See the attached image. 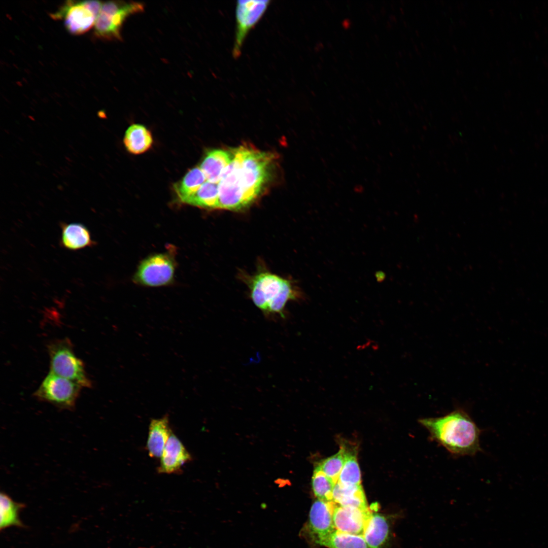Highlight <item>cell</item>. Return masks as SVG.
<instances>
[{"label":"cell","mask_w":548,"mask_h":548,"mask_svg":"<svg viewBox=\"0 0 548 548\" xmlns=\"http://www.w3.org/2000/svg\"><path fill=\"white\" fill-rule=\"evenodd\" d=\"M175 262L166 253L151 255L139 265L133 278L134 281L142 285L158 287L169 284L173 280Z\"/></svg>","instance_id":"cell-8"},{"label":"cell","mask_w":548,"mask_h":548,"mask_svg":"<svg viewBox=\"0 0 548 548\" xmlns=\"http://www.w3.org/2000/svg\"><path fill=\"white\" fill-rule=\"evenodd\" d=\"M232 158V151L213 150L207 152L199 167L208 182L218 184L223 171Z\"/></svg>","instance_id":"cell-17"},{"label":"cell","mask_w":548,"mask_h":548,"mask_svg":"<svg viewBox=\"0 0 548 548\" xmlns=\"http://www.w3.org/2000/svg\"><path fill=\"white\" fill-rule=\"evenodd\" d=\"M375 277L378 282H382L386 278V274L383 271H378L375 272Z\"/></svg>","instance_id":"cell-27"},{"label":"cell","mask_w":548,"mask_h":548,"mask_svg":"<svg viewBox=\"0 0 548 548\" xmlns=\"http://www.w3.org/2000/svg\"><path fill=\"white\" fill-rule=\"evenodd\" d=\"M332 501L342 506L369 509L361 485L346 486L337 482L333 489Z\"/></svg>","instance_id":"cell-18"},{"label":"cell","mask_w":548,"mask_h":548,"mask_svg":"<svg viewBox=\"0 0 548 548\" xmlns=\"http://www.w3.org/2000/svg\"><path fill=\"white\" fill-rule=\"evenodd\" d=\"M172 433L167 415L151 420L147 441V450L151 457H161Z\"/></svg>","instance_id":"cell-16"},{"label":"cell","mask_w":548,"mask_h":548,"mask_svg":"<svg viewBox=\"0 0 548 548\" xmlns=\"http://www.w3.org/2000/svg\"><path fill=\"white\" fill-rule=\"evenodd\" d=\"M218 184L204 182L186 204L207 209H218Z\"/></svg>","instance_id":"cell-22"},{"label":"cell","mask_w":548,"mask_h":548,"mask_svg":"<svg viewBox=\"0 0 548 548\" xmlns=\"http://www.w3.org/2000/svg\"><path fill=\"white\" fill-rule=\"evenodd\" d=\"M102 4L97 1H68L51 16L54 19L63 20L70 33L81 35L94 26Z\"/></svg>","instance_id":"cell-6"},{"label":"cell","mask_w":548,"mask_h":548,"mask_svg":"<svg viewBox=\"0 0 548 548\" xmlns=\"http://www.w3.org/2000/svg\"><path fill=\"white\" fill-rule=\"evenodd\" d=\"M144 9V5L139 2H105L102 4L94 26V35L101 39L121 40V30L126 19L142 12Z\"/></svg>","instance_id":"cell-5"},{"label":"cell","mask_w":548,"mask_h":548,"mask_svg":"<svg viewBox=\"0 0 548 548\" xmlns=\"http://www.w3.org/2000/svg\"><path fill=\"white\" fill-rule=\"evenodd\" d=\"M431 439L456 456H472L481 450V430L465 410L458 407L438 417L419 420Z\"/></svg>","instance_id":"cell-1"},{"label":"cell","mask_w":548,"mask_h":548,"mask_svg":"<svg viewBox=\"0 0 548 548\" xmlns=\"http://www.w3.org/2000/svg\"><path fill=\"white\" fill-rule=\"evenodd\" d=\"M346 453L345 447H341L337 453L322 460L315 468L323 472L336 484L345 462Z\"/></svg>","instance_id":"cell-25"},{"label":"cell","mask_w":548,"mask_h":548,"mask_svg":"<svg viewBox=\"0 0 548 548\" xmlns=\"http://www.w3.org/2000/svg\"><path fill=\"white\" fill-rule=\"evenodd\" d=\"M372 510L342 506L335 503L332 518L336 530L362 535L366 522Z\"/></svg>","instance_id":"cell-12"},{"label":"cell","mask_w":548,"mask_h":548,"mask_svg":"<svg viewBox=\"0 0 548 548\" xmlns=\"http://www.w3.org/2000/svg\"><path fill=\"white\" fill-rule=\"evenodd\" d=\"M206 180V178L199 167H193L189 170L181 180L173 186L174 190L179 200L185 203L188 199L199 190Z\"/></svg>","instance_id":"cell-20"},{"label":"cell","mask_w":548,"mask_h":548,"mask_svg":"<svg viewBox=\"0 0 548 548\" xmlns=\"http://www.w3.org/2000/svg\"><path fill=\"white\" fill-rule=\"evenodd\" d=\"M312 488L317 499L332 501V494L335 484L322 471L315 468L312 476Z\"/></svg>","instance_id":"cell-26"},{"label":"cell","mask_w":548,"mask_h":548,"mask_svg":"<svg viewBox=\"0 0 548 548\" xmlns=\"http://www.w3.org/2000/svg\"><path fill=\"white\" fill-rule=\"evenodd\" d=\"M338 483L346 486L361 485V473L356 453L347 450L346 460Z\"/></svg>","instance_id":"cell-24"},{"label":"cell","mask_w":548,"mask_h":548,"mask_svg":"<svg viewBox=\"0 0 548 548\" xmlns=\"http://www.w3.org/2000/svg\"><path fill=\"white\" fill-rule=\"evenodd\" d=\"M153 143L150 131L144 125L140 124H133L129 126L123 139V143L127 151L135 155L148 151Z\"/></svg>","instance_id":"cell-19"},{"label":"cell","mask_w":548,"mask_h":548,"mask_svg":"<svg viewBox=\"0 0 548 548\" xmlns=\"http://www.w3.org/2000/svg\"><path fill=\"white\" fill-rule=\"evenodd\" d=\"M238 184L249 205L259 196L270 176L274 155L248 146L238 147Z\"/></svg>","instance_id":"cell-3"},{"label":"cell","mask_w":548,"mask_h":548,"mask_svg":"<svg viewBox=\"0 0 548 548\" xmlns=\"http://www.w3.org/2000/svg\"><path fill=\"white\" fill-rule=\"evenodd\" d=\"M270 1H238L236 6V27L232 54L239 57L248 33L264 14Z\"/></svg>","instance_id":"cell-10"},{"label":"cell","mask_w":548,"mask_h":548,"mask_svg":"<svg viewBox=\"0 0 548 548\" xmlns=\"http://www.w3.org/2000/svg\"><path fill=\"white\" fill-rule=\"evenodd\" d=\"M48 350L50 372L71 380L82 388L92 386L83 362L75 355L68 339L53 341L48 345Z\"/></svg>","instance_id":"cell-4"},{"label":"cell","mask_w":548,"mask_h":548,"mask_svg":"<svg viewBox=\"0 0 548 548\" xmlns=\"http://www.w3.org/2000/svg\"><path fill=\"white\" fill-rule=\"evenodd\" d=\"M232 152V159L223 171L218 184V209L237 211L248 207L249 204L237 180L238 155L236 148Z\"/></svg>","instance_id":"cell-9"},{"label":"cell","mask_w":548,"mask_h":548,"mask_svg":"<svg viewBox=\"0 0 548 548\" xmlns=\"http://www.w3.org/2000/svg\"><path fill=\"white\" fill-rule=\"evenodd\" d=\"M191 459L182 442L172 432L161 456L158 472L167 474L179 472L181 467Z\"/></svg>","instance_id":"cell-13"},{"label":"cell","mask_w":548,"mask_h":548,"mask_svg":"<svg viewBox=\"0 0 548 548\" xmlns=\"http://www.w3.org/2000/svg\"><path fill=\"white\" fill-rule=\"evenodd\" d=\"M314 544L328 548H369L364 537L334 530L317 539Z\"/></svg>","instance_id":"cell-21"},{"label":"cell","mask_w":548,"mask_h":548,"mask_svg":"<svg viewBox=\"0 0 548 548\" xmlns=\"http://www.w3.org/2000/svg\"><path fill=\"white\" fill-rule=\"evenodd\" d=\"M390 535L388 519L382 514L373 512V508L365 524L362 534L369 548H383Z\"/></svg>","instance_id":"cell-14"},{"label":"cell","mask_w":548,"mask_h":548,"mask_svg":"<svg viewBox=\"0 0 548 548\" xmlns=\"http://www.w3.org/2000/svg\"><path fill=\"white\" fill-rule=\"evenodd\" d=\"M249 286L253 303L268 318H284L288 302L303 298L302 292L291 281L269 272L256 275Z\"/></svg>","instance_id":"cell-2"},{"label":"cell","mask_w":548,"mask_h":548,"mask_svg":"<svg viewBox=\"0 0 548 548\" xmlns=\"http://www.w3.org/2000/svg\"><path fill=\"white\" fill-rule=\"evenodd\" d=\"M61 229L60 244L66 249L77 251L92 247L95 244L89 229L82 223H62Z\"/></svg>","instance_id":"cell-15"},{"label":"cell","mask_w":548,"mask_h":548,"mask_svg":"<svg viewBox=\"0 0 548 548\" xmlns=\"http://www.w3.org/2000/svg\"><path fill=\"white\" fill-rule=\"evenodd\" d=\"M82 388L78 384L49 371L33 396L59 408L72 410Z\"/></svg>","instance_id":"cell-7"},{"label":"cell","mask_w":548,"mask_h":548,"mask_svg":"<svg viewBox=\"0 0 548 548\" xmlns=\"http://www.w3.org/2000/svg\"><path fill=\"white\" fill-rule=\"evenodd\" d=\"M335 505L333 501H325L317 499L313 503L309 513L307 523L303 532L314 542L318 538L335 530L332 513Z\"/></svg>","instance_id":"cell-11"},{"label":"cell","mask_w":548,"mask_h":548,"mask_svg":"<svg viewBox=\"0 0 548 548\" xmlns=\"http://www.w3.org/2000/svg\"><path fill=\"white\" fill-rule=\"evenodd\" d=\"M23 505L13 501L7 494H0V528L5 529L11 526H22L19 518V512Z\"/></svg>","instance_id":"cell-23"}]
</instances>
